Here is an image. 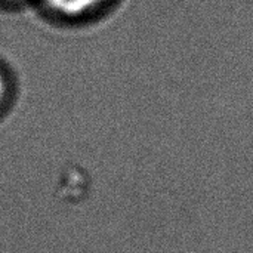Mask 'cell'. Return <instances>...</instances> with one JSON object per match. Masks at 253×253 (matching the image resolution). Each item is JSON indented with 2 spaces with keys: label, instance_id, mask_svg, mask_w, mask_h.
Here are the masks:
<instances>
[{
  "label": "cell",
  "instance_id": "cell-1",
  "mask_svg": "<svg viewBox=\"0 0 253 253\" xmlns=\"http://www.w3.org/2000/svg\"><path fill=\"white\" fill-rule=\"evenodd\" d=\"M110 0H43L47 10L65 19H79L101 10Z\"/></svg>",
  "mask_w": 253,
  "mask_h": 253
},
{
  "label": "cell",
  "instance_id": "cell-2",
  "mask_svg": "<svg viewBox=\"0 0 253 253\" xmlns=\"http://www.w3.org/2000/svg\"><path fill=\"white\" fill-rule=\"evenodd\" d=\"M6 89H7L6 77H4V74L0 71V104H1V101H3V98H4V95H6Z\"/></svg>",
  "mask_w": 253,
  "mask_h": 253
},
{
  "label": "cell",
  "instance_id": "cell-3",
  "mask_svg": "<svg viewBox=\"0 0 253 253\" xmlns=\"http://www.w3.org/2000/svg\"><path fill=\"white\" fill-rule=\"evenodd\" d=\"M1 3H19V1H22V0H0Z\"/></svg>",
  "mask_w": 253,
  "mask_h": 253
}]
</instances>
